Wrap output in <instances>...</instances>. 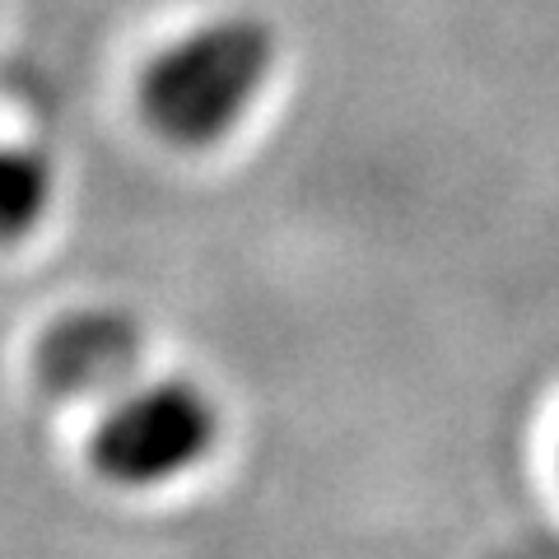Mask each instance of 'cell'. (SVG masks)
I'll return each mask as SVG.
<instances>
[{
    "instance_id": "277c9868",
    "label": "cell",
    "mask_w": 559,
    "mask_h": 559,
    "mask_svg": "<svg viewBox=\"0 0 559 559\" xmlns=\"http://www.w3.org/2000/svg\"><path fill=\"white\" fill-rule=\"evenodd\" d=\"M51 201H57V168L47 154L20 140H0V248L38 234Z\"/></svg>"
},
{
    "instance_id": "3957f363",
    "label": "cell",
    "mask_w": 559,
    "mask_h": 559,
    "mask_svg": "<svg viewBox=\"0 0 559 559\" xmlns=\"http://www.w3.org/2000/svg\"><path fill=\"white\" fill-rule=\"evenodd\" d=\"M140 326L121 308H80L47 326L38 345V373L57 396L90 401L131 388L140 369Z\"/></svg>"
},
{
    "instance_id": "6da1fadb",
    "label": "cell",
    "mask_w": 559,
    "mask_h": 559,
    "mask_svg": "<svg viewBox=\"0 0 559 559\" xmlns=\"http://www.w3.org/2000/svg\"><path fill=\"white\" fill-rule=\"evenodd\" d=\"M271 70V24L257 14H219L154 51L135 80V108L168 145L205 150L242 127Z\"/></svg>"
},
{
    "instance_id": "7a4b0ae2",
    "label": "cell",
    "mask_w": 559,
    "mask_h": 559,
    "mask_svg": "<svg viewBox=\"0 0 559 559\" xmlns=\"http://www.w3.org/2000/svg\"><path fill=\"white\" fill-rule=\"evenodd\" d=\"M215 443V396L191 378H154L108 401L90 439V462L117 489H164L191 476Z\"/></svg>"
}]
</instances>
